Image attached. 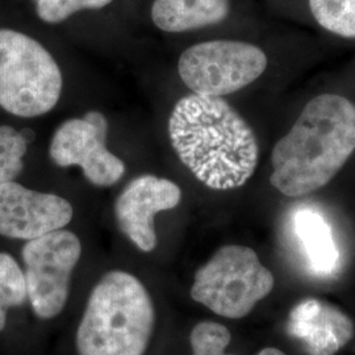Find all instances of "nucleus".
<instances>
[{"label":"nucleus","instance_id":"6ab92c4d","mask_svg":"<svg viewBox=\"0 0 355 355\" xmlns=\"http://www.w3.org/2000/svg\"><path fill=\"white\" fill-rule=\"evenodd\" d=\"M258 355H286L283 352H280L275 347H266L263 349L261 353H258Z\"/></svg>","mask_w":355,"mask_h":355},{"label":"nucleus","instance_id":"ddd939ff","mask_svg":"<svg viewBox=\"0 0 355 355\" xmlns=\"http://www.w3.org/2000/svg\"><path fill=\"white\" fill-rule=\"evenodd\" d=\"M295 230L312 267L320 274L333 272L338 250L327 220L315 211L302 209L295 216Z\"/></svg>","mask_w":355,"mask_h":355},{"label":"nucleus","instance_id":"f03ea898","mask_svg":"<svg viewBox=\"0 0 355 355\" xmlns=\"http://www.w3.org/2000/svg\"><path fill=\"white\" fill-rule=\"evenodd\" d=\"M355 152V104L322 94L306 103L271 153V184L299 198L327 186Z\"/></svg>","mask_w":355,"mask_h":355},{"label":"nucleus","instance_id":"9d476101","mask_svg":"<svg viewBox=\"0 0 355 355\" xmlns=\"http://www.w3.org/2000/svg\"><path fill=\"white\" fill-rule=\"evenodd\" d=\"M182 199L177 183L154 175L133 179L114 203V216L120 230L141 252L149 253L157 246L154 216L174 209Z\"/></svg>","mask_w":355,"mask_h":355},{"label":"nucleus","instance_id":"20e7f679","mask_svg":"<svg viewBox=\"0 0 355 355\" xmlns=\"http://www.w3.org/2000/svg\"><path fill=\"white\" fill-rule=\"evenodd\" d=\"M62 73L35 38L0 29V107L19 117L48 114L61 98Z\"/></svg>","mask_w":355,"mask_h":355},{"label":"nucleus","instance_id":"a211bd4d","mask_svg":"<svg viewBox=\"0 0 355 355\" xmlns=\"http://www.w3.org/2000/svg\"><path fill=\"white\" fill-rule=\"evenodd\" d=\"M114 0H35L38 17L45 23L58 24L83 10H101Z\"/></svg>","mask_w":355,"mask_h":355},{"label":"nucleus","instance_id":"f3484780","mask_svg":"<svg viewBox=\"0 0 355 355\" xmlns=\"http://www.w3.org/2000/svg\"><path fill=\"white\" fill-rule=\"evenodd\" d=\"M192 355H232L225 353L230 343V331L214 321L198 324L190 336Z\"/></svg>","mask_w":355,"mask_h":355},{"label":"nucleus","instance_id":"9b49d317","mask_svg":"<svg viewBox=\"0 0 355 355\" xmlns=\"http://www.w3.org/2000/svg\"><path fill=\"white\" fill-rule=\"evenodd\" d=\"M287 327L309 355H334L354 336L353 321L334 305L318 299L296 305Z\"/></svg>","mask_w":355,"mask_h":355},{"label":"nucleus","instance_id":"dca6fc26","mask_svg":"<svg viewBox=\"0 0 355 355\" xmlns=\"http://www.w3.org/2000/svg\"><path fill=\"white\" fill-rule=\"evenodd\" d=\"M26 137L12 127L0 125V186L13 182L24 168Z\"/></svg>","mask_w":355,"mask_h":355},{"label":"nucleus","instance_id":"1a4fd4ad","mask_svg":"<svg viewBox=\"0 0 355 355\" xmlns=\"http://www.w3.org/2000/svg\"><path fill=\"white\" fill-rule=\"evenodd\" d=\"M74 215L66 199L8 182L0 186V236L35 240L66 227Z\"/></svg>","mask_w":355,"mask_h":355},{"label":"nucleus","instance_id":"7ed1b4c3","mask_svg":"<svg viewBox=\"0 0 355 355\" xmlns=\"http://www.w3.org/2000/svg\"><path fill=\"white\" fill-rule=\"evenodd\" d=\"M155 313L152 297L135 275L110 271L94 287L76 331L79 355H144Z\"/></svg>","mask_w":355,"mask_h":355},{"label":"nucleus","instance_id":"39448f33","mask_svg":"<svg viewBox=\"0 0 355 355\" xmlns=\"http://www.w3.org/2000/svg\"><path fill=\"white\" fill-rule=\"evenodd\" d=\"M274 275L252 248L228 245L200 267L191 287V297L227 318L248 316L274 288Z\"/></svg>","mask_w":355,"mask_h":355},{"label":"nucleus","instance_id":"f257e3e1","mask_svg":"<svg viewBox=\"0 0 355 355\" xmlns=\"http://www.w3.org/2000/svg\"><path fill=\"white\" fill-rule=\"evenodd\" d=\"M168 135L182 164L212 190L242 187L258 166L253 129L221 98H182L170 116Z\"/></svg>","mask_w":355,"mask_h":355},{"label":"nucleus","instance_id":"2eb2a0df","mask_svg":"<svg viewBox=\"0 0 355 355\" xmlns=\"http://www.w3.org/2000/svg\"><path fill=\"white\" fill-rule=\"evenodd\" d=\"M26 296L23 270L10 254L0 253V331L7 322V309L20 306Z\"/></svg>","mask_w":355,"mask_h":355},{"label":"nucleus","instance_id":"0eeeda50","mask_svg":"<svg viewBox=\"0 0 355 355\" xmlns=\"http://www.w3.org/2000/svg\"><path fill=\"white\" fill-rule=\"evenodd\" d=\"M82 245L73 232L58 229L23 248L26 295L36 316L51 320L64 311Z\"/></svg>","mask_w":355,"mask_h":355},{"label":"nucleus","instance_id":"f8f14e48","mask_svg":"<svg viewBox=\"0 0 355 355\" xmlns=\"http://www.w3.org/2000/svg\"><path fill=\"white\" fill-rule=\"evenodd\" d=\"M230 0H154L153 23L168 33H182L223 23Z\"/></svg>","mask_w":355,"mask_h":355},{"label":"nucleus","instance_id":"423d86ee","mask_svg":"<svg viewBox=\"0 0 355 355\" xmlns=\"http://www.w3.org/2000/svg\"><path fill=\"white\" fill-rule=\"evenodd\" d=\"M266 67L265 51L253 44L215 40L183 51L178 71L193 94L221 98L252 85Z\"/></svg>","mask_w":355,"mask_h":355},{"label":"nucleus","instance_id":"4468645a","mask_svg":"<svg viewBox=\"0 0 355 355\" xmlns=\"http://www.w3.org/2000/svg\"><path fill=\"white\" fill-rule=\"evenodd\" d=\"M309 8L324 29L355 40V0H309Z\"/></svg>","mask_w":355,"mask_h":355},{"label":"nucleus","instance_id":"6e6552de","mask_svg":"<svg viewBox=\"0 0 355 355\" xmlns=\"http://www.w3.org/2000/svg\"><path fill=\"white\" fill-rule=\"evenodd\" d=\"M107 136L108 121L98 111L66 120L51 139V161L60 167L79 166L94 186H114L124 175L125 165L107 149Z\"/></svg>","mask_w":355,"mask_h":355}]
</instances>
